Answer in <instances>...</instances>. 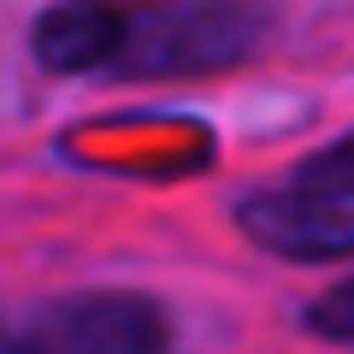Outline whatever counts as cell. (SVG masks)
<instances>
[{
  "mask_svg": "<svg viewBox=\"0 0 354 354\" xmlns=\"http://www.w3.org/2000/svg\"><path fill=\"white\" fill-rule=\"evenodd\" d=\"M260 41V12L248 0H153L130 12V36L118 65L153 71H213L236 65Z\"/></svg>",
  "mask_w": 354,
  "mask_h": 354,
  "instance_id": "1",
  "label": "cell"
},
{
  "mask_svg": "<svg viewBox=\"0 0 354 354\" xmlns=\"http://www.w3.org/2000/svg\"><path fill=\"white\" fill-rule=\"evenodd\" d=\"M36 354H165V319L142 295H65L30 330Z\"/></svg>",
  "mask_w": 354,
  "mask_h": 354,
  "instance_id": "2",
  "label": "cell"
},
{
  "mask_svg": "<svg viewBox=\"0 0 354 354\" xmlns=\"http://www.w3.org/2000/svg\"><path fill=\"white\" fill-rule=\"evenodd\" d=\"M242 225L254 242L295 260H337L354 254V189H325V183H301V189L254 195L242 201Z\"/></svg>",
  "mask_w": 354,
  "mask_h": 354,
  "instance_id": "3",
  "label": "cell"
},
{
  "mask_svg": "<svg viewBox=\"0 0 354 354\" xmlns=\"http://www.w3.org/2000/svg\"><path fill=\"white\" fill-rule=\"evenodd\" d=\"M130 36V6L118 0H65L36 24V59L48 71H101L118 65Z\"/></svg>",
  "mask_w": 354,
  "mask_h": 354,
  "instance_id": "4",
  "label": "cell"
},
{
  "mask_svg": "<svg viewBox=\"0 0 354 354\" xmlns=\"http://www.w3.org/2000/svg\"><path fill=\"white\" fill-rule=\"evenodd\" d=\"M307 325H313L319 337H330V342H354V278L337 283L330 295H319V301L307 307Z\"/></svg>",
  "mask_w": 354,
  "mask_h": 354,
  "instance_id": "5",
  "label": "cell"
},
{
  "mask_svg": "<svg viewBox=\"0 0 354 354\" xmlns=\"http://www.w3.org/2000/svg\"><path fill=\"white\" fill-rule=\"evenodd\" d=\"M301 183H325V189H354V136H342L337 148H325L319 160L301 165Z\"/></svg>",
  "mask_w": 354,
  "mask_h": 354,
  "instance_id": "6",
  "label": "cell"
},
{
  "mask_svg": "<svg viewBox=\"0 0 354 354\" xmlns=\"http://www.w3.org/2000/svg\"><path fill=\"white\" fill-rule=\"evenodd\" d=\"M0 354H36V342H30V337H18L12 325H0Z\"/></svg>",
  "mask_w": 354,
  "mask_h": 354,
  "instance_id": "7",
  "label": "cell"
}]
</instances>
